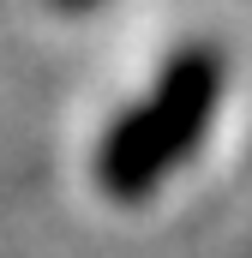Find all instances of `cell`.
Returning <instances> with one entry per match:
<instances>
[{"label":"cell","instance_id":"7a4b0ae2","mask_svg":"<svg viewBox=\"0 0 252 258\" xmlns=\"http://www.w3.org/2000/svg\"><path fill=\"white\" fill-rule=\"evenodd\" d=\"M60 6H96V0H60Z\"/></svg>","mask_w":252,"mask_h":258},{"label":"cell","instance_id":"6da1fadb","mask_svg":"<svg viewBox=\"0 0 252 258\" xmlns=\"http://www.w3.org/2000/svg\"><path fill=\"white\" fill-rule=\"evenodd\" d=\"M216 102H222V54L216 48H180L162 66V78L102 132L96 186L120 204L156 192L204 144V132L216 120Z\"/></svg>","mask_w":252,"mask_h":258}]
</instances>
